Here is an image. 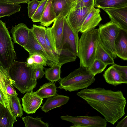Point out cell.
<instances>
[{
	"mask_svg": "<svg viewBox=\"0 0 127 127\" xmlns=\"http://www.w3.org/2000/svg\"><path fill=\"white\" fill-rule=\"evenodd\" d=\"M77 95L101 114L107 122L114 125L125 115L126 99L122 91L103 88H87Z\"/></svg>",
	"mask_w": 127,
	"mask_h": 127,
	"instance_id": "1",
	"label": "cell"
},
{
	"mask_svg": "<svg viewBox=\"0 0 127 127\" xmlns=\"http://www.w3.org/2000/svg\"><path fill=\"white\" fill-rule=\"evenodd\" d=\"M14 82L13 85L23 94L33 91L37 83L34 70L26 62L14 61L6 71Z\"/></svg>",
	"mask_w": 127,
	"mask_h": 127,
	"instance_id": "2",
	"label": "cell"
},
{
	"mask_svg": "<svg viewBox=\"0 0 127 127\" xmlns=\"http://www.w3.org/2000/svg\"><path fill=\"white\" fill-rule=\"evenodd\" d=\"M99 32L98 28L82 33L79 39L77 55L80 60V66L88 68L95 59L99 44Z\"/></svg>",
	"mask_w": 127,
	"mask_h": 127,
	"instance_id": "3",
	"label": "cell"
},
{
	"mask_svg": "<svg viewBox=\"0 0 127 127\" xmlns=\"http://www.w3.org/2000/svg\"><path fill=\"white\" fill-rule=\"evenodd\" d=\"M94 76L86 67L80 66L68 75L61 78L58 87L70 92L87 88L95 81Z\"/></svg>",
	"mask_w": 127,
	"mask_h": 127,
	"instance_id": "4",
	"label": "cell"
},
{
	"mask_svg": "<svg viewBox=\"0 0 127 127\" xmlns=\"http://www.w3.org/2000/svg\"><path fill=\"white\" fill-rule=\"evenodd\" d=\"M12 39L5 23L0 20V66L6 71L16 58Z\"/></svg>",
	"mask_w": 127,
	"mask_h": 127,
	"instance_id": "5",
	"label": "cell"
},
{
	"mask_svg": "<svg viewBox=\"0 0 127 127\" xmlns=\"http://www.w3.org/2000/svg\"><path fill=\"white\" fill-rule=\"evenodd\" d=\"M99 35L100 44L114 59L117 57L114 48L115 39L121 29L111 21L99 26Z\"/></svg>",
	"mask_w": 127,
	"mask_h": 127,
	"instance_id": "6",
	"label": "cell"
},
{
	"mask_svg": "<svg viewBox=\"0 0 127 127\" xmlns=\"http://www.w3.org/2000/svg\"><path fill=\"white\" fill-rule=\"evenodd\" d=\"M60 118L72 123L73 125L71 127H106L107 125L106 120L99 116H72L66 115Z\"/></svg>",
	"mask_w": 127,
	"mask_h": 127,
	"instance_id": "7",
	"label": "cell"
},
{
	"mask_svg": "<svg viewBox=\"0 0 127 127\" xmlns=\"http://www.w3.org/2000/svg\"><path fill=\"white\" fill-rule=\"evenodd\" d=\"M78 33L73 30L65 17L62 50L69 51L77 56L79 39Z\"/></svg>",
	"mask_w": 127,
	"mask_h": 127,
	"instance_id": "8",
	"label": "cell"
},
{
	"mask_svg": "<svg viewBox=\"0 0 127 127\" xmlns=\"http://www.w3.org/2000/svg\"><path fill=\"white\" fill-rule=\"evenodd\" d=\"M93 7L91 6L70 9L66 18L69 24L75 31L78 33L80 32L85 19Z\"/></svg>",
	"mask_w": 127,
	"mask_h": 127,
	"instance_id": "9",
	"label": "cell"
},
{
	"mask_svg": "<svg viewBox=\"0 0 127 127\" xmlns=\"http://www.w3.org/2000/svg\"><path fill=\"white\" fill-rule=\"evenodd\" d=\"M64 18L60 14L57 17L51 27V32L55 43L56 53L58 56L62 50Z\"/></svg>",
	"mask_w": 127,
	"mask_h": 127,
	"instance_id": "10",
	"label": "cell"
},
{
	"mask_svg": "<svg viewBox=\"0 0 127 127\" xmlns=\"http://www.w3.org/2000/svg\"><path fill=\"white\" fill-rule=\"evenodd\" d=\"M22 99L23 110L27 114L35 113L42 103L43 100L33 91L27 93Z\"/></svg>",
	"mask_w": 127,
	"mask_h": 127,
	"instance_id": "11",
	"label": "cell"
},
{
	"mask_svg": "<svg viewBox=\"0 0 127 127\" xmlns=\"http://www.w3.org/2000/svg\"><path fill=\"white\" fill-rule=\"evenodd\" d=\"M102 9L108 15L111 21L118 25L121 29L127 32V6Z\"/></svg>",
	"mask_w": 127,
	"mask_h": 127,
	"instance_id": "12",
	"label": "cell"
},
{
	"mask_svg": "<svg viewBox=\"0 0 127 127\" xmlns=\"http://www.w3.org/2000/svg\"><path fill=\"white\" fill-rule=\"evenodd\" d=\"M31 29L53 64H58V56L52 52L46 44L45 38L46 28L42 26L33 24Z\"/></svg>",
	"mask_w": 127,
	"mask_h": 127,
	"instance_id": "13",
	"label": "cell"
},
{
	"mask_svg": "<svg viewBox=\"0 0 127 127\" xmlns=\"http://www.w3.org/2000/svg\"><path fill=\"white\" fill-rule=\"evenodd\" d=\"M24 48L29 53V54L36 53L42 56L47 60V65L49 66H51L54 65L31 29L27 43Z\"/></svg>",
	"mask_w": 127,
	"mask_h": 127,
	"instance_id": "14",
	"label": "cell"
},
{
	"mask_svg": "<svg viewBox=\"0 0 127 127\" xmlns=\"http://www.w3.org/2000/svg\"><path fill=\"white\" fill-rule=\"evenodd\" d=\"M30 29L22 23L19 24L14 27L13 26L11 32L14 43L18 44L24 48L27 43Z\"/></svg>",
	"mask_w": 127,
	"mask_h": 127,
	"instance_id": "15",
	"label": "cell"
},
{
	"mask_svg": "<svg viewBox=\"0 0 127 127\" xmlns=\"http://www.w3.org/2000/svg\"><path fill=\"white\" fill-rule=\"evenodd\" d=\"M100 12L99 9L93 7L85 19L80 32L82 33L86 32L95 29L102 20Z\"/></svg>",
	"mask_w": 127,
	"mask_h": 127,
	"instance_id": "16",
	"label": "cell"
},
{
	"mask_svg": "<svg viewBox=\"0 0 127 127\" xmlns=\"http://www.w3.org/2000/svg\"><path fill=\"white\" fill-rule=\"evenodd\" d=\"M117 56L122 59L127 60V32L121 29L114 42Z\"/></svg>",
	"mask_w": 127,
	"mask_h": 127,
	"instance_id": "17",
	"label": "cell"
},
{
	"mask_svg": "<svg viewBox=\"0 0 127 127\" xmlns=\"http://www.w3.org/2000/svg\"><path fill=\"white\" fill-rule=\"evenodd\" d=\"M69 99V97L57 95L48 98L41 108L42 111L47 113L50 110L66 104Z\"/></svg>",
	"mask_w": 127,
	"mask_h": 127,
	"instance_id": "18",
	"label": "cell"
},
{
	"mask_svg": "<svg viewBox=\"0 0 127 127\" xmlns=\"http://www.w3.org/2000/svg\"><path fill=\"white\" fill-rule=\"evenodd\" d=\"M103 75L107 83L114 86L127 83L112 65L105 71Z\"/></svg>",
	"mask_w": 127,
	"mask_h": 127,
	"instance_id": "19",
	"label": "cell"
},
{
	"mask_svg": "<svg viewBox=\"0 0 127 127\" xmlns=\"http://www.w3.org/2000/svg\"><path fill=\"white\" fill-rule=\"evenodd\" d=\"M52 0H48L40 22L41 26L48 27L54 22L57 16L52 4Z\"/></svg>",
	"mask_w": 127,
	"mask_h": 127,
	"instance_id": "20",
	"label": "cell"
},
{
	"mask_svg": "<svg viewBox=\"0 0 127 127\" xmlns=\"http://www.w3.org/2000/svg\"><path fill=\"white\" fill-rule=\"evenodd\" d=\"M72 3L70 0H52V5L57 17L60 14L66 17Z\"/></svg>",
	"mask_w": 127,
	"mask_h": 127,
	"instance_id": "21",
	"label": "cell"
},
{
	"mask_svg": "<svg viewBox=\"0 0 127 127\" xmlns=\"http://www.w3.org/2000/svg\"><path fill=\"white\" fill-rule=\"evenodd\" d=\"M17 121L7 107L0 103V127H13Z\"/></svg>",
	"mask_w": 127,
	"mask_h": 127,
	"instance_id": "22",
	"label": "cell"
},
{
	"mask_svg": "<svg viewBox=\"0 0 127 127\" xmlns=\"http://www.w3.org/2000/svg\"><path fill=\"white\" fill-rule=\"evenodd\" d=\"M127 6V0H94V7L101 8H114Z\"/></svg>",
	"mask_w": 127,
	"mask_h": 127,
	"instance_id": "23",
	"label": "cell"
},
{
	"mask_svg": "<svg viewBox=\"0 0 127 127\" xmlns=\"http://www.w3.org/2000/svg\"><path fill=\"white\" fill-rule=\"evenodd\" d=\"M21 6L5 0H0V18L4 17H9L19 11Z\"/></svg>",
	"mask_w": 127,
	"mask_h": 127,
	"instance_id": "24",
	"label": "cell"
},
{
	"mask_svg": "<svg viewBox=\"0 0 127 127\" xmlns=\"http://www.w3.org/2000/svg\"><path fill=\"white\" fill-rule=\"evenodd\" d=\"M54 82L46 83L40 87L35 94L42 98H48L57 95V87Z\"/></svg>",
	"mask_w": 127,
	"mask_h": 127,
	"instance_id": "25",
	"label": "cell"
},
{
	"mask_svg": "<svg viewBox=\"0 0 127 127\" xmlns=\"http://www.w3.org/2000/svg\"><path fill=\"white\" fill-rule=\"evenodd\" d=\"M14 83V82L10 77L6 71L0 66V88L3 93L9 111L12 115L9 104V99L7 93L6 85L8 84L13 85Z\"/></svg>",
	"mask_w": 127,
	"mask_h": 127,
	"instance_id": "26",
	"label": "cell"
},
{
	"mask_svg": "<svg viewBox=\"0 0 127 127\" xmlns=\"http://www.w3.org/2000/svg\"><path fill=\"white\" fill-rule=\"evenodd\" d=\"M29 54L26 62L28 66L34 70L37 67L47 65V60L42 56L36 53Z\"/></svg>",
	"mask_w": 127,
	"mask_h": 127,
	"instance_id": "27",
	"label": "cell"
},
{
	"mask_svg": "<svg viewBox=\"0 0 127 127\" xmlns=\"http://www.w3.org/2000/svg\"><path fill=\"white\" fill-rule=\"evenodd\" d=\"M9 104L13 116L15 118L21 117L23 115V109L20 98L17 95L8 96Z\"/></svg>",
	"mask_w": 127,
	"mask_h": 127,
	"instance_id": "28",
	"label": "cell"
},
{
	"mask_svg": "<svg viewBox=\"0 0 127 127\" xmlns=\"http://www.w3.org/2000/svg\"><path fill=\"white\" fill-rule=\"evenodd\" d=\"M62 65L59 63L53 65L49 68L45 69L46 78L51 82H54L60 80L61 68Z\"/></svg>",
	"mask_w": 127,
	"mask_h": 127,
	"instance_id": "29",
	"label": "cell"
},
{
	"mask_svg": "<svg viewBox=\"0 0 127 127\" xmlns=\"http://www.w3.org/2000/svg\"><path fill=\"white\" fill-rule=\"evenodd\" d=\"M95 58L100 60L107 65L115 64L113 58L100 44L97 48Z\"/></svg>",
	"mask_w": 127,
	"mask_h": 127,
	"instance_id": "30",
	"label": "cell"
},
{
	"mask_svg": "<svg viewBox=\"0 0 127 127\" xmlns=\"http://www.w3.org/2000/svg\"><path fill=\"white\" fill-rule=\"evenodd\" d=\"M26 127H48V124L42 121L40 118H34L27 116L22 118Z\"/></svg>",
	"mask_w": 127,
	"mask_h": 127,
	"instance_id": "31",
	"label": "cell"
},
{
	"mask_svg": "<svg viewBox=\"0 0 127 127\" xmlns=\"http://www.w3.org/2000/svg\"><path fill=\"white\" fill-rule=\"evenodd\" d=\"M107 65L100 60L95 58L88 69L95 76L97 74L102 72Z\"/></svg>",
	"mask_w": 127,
	"mask_h": 127,
	"instance_id": "32",
	"label": "cell"
},
{
	"mask_svg": "<svg viewBox=\"0 0 127 127\" xmlns=\"http://www.w3.org/2000/svg\"><path fill=\"white\" fill-rule=\"evenodd\" d=\"M48 0H42L31 19L34 23L40 22Z\"/></svg>",
	"mask_w": 127,
	"mask_h": 127,
	"instance_id": "33",
	"label": "cell"
},
{
	"mask_svg": "<svg viewBox=\"0 0 127 127\" xmlns=\"http://www.w3.org/2000/svg\"><path fill=\"white\" fill-rule=\"evenodd\" d=\"M45 38L47 46L54 54L58 56L56 53L55 43L51 32V27L46 28Z\"/></svg>",
	"mask_w": 127,
	"mask_h": 127,
	"instance_id": "34",
	"label": "cell"
},
{
	"mask_svg": "<svg viewBox=\"0 0 127 127\" xmlns=\"http://www.w3.org/2000/svg\"><path fill=\"white\" fill-rule=\"evenodd\" d=\"M94 0H81L76 3H72L70 9L94 7Z\"/></svg>",
	"mask_w": 127,
	"mask_h": 127,
	"instance_id": "35",
	"label": "cell"
},
{
	"mask_svg": "<svg viewBox=\"0 0 127 127\" xmlns=\"http://www.w3.org/2000/svg\"><path fill=\"white\" fill-rule=\"evenodd\" d=\"M41 1V0H32L27 3L28 16L30 18H31L34 14Z\"/></svg>",
	"mask_w": 127,
	"mask_h": 127,
	"instance_id": "36",
	"label": "cell"
},
{
	"mask_svg": "<svg viewBox=\"0 0 127 127\" xmlns=\"http://www.w3.org/2000/svg\"><path fill=\"white\" fill-rule=\"evenodd\" d=\"M112 65L124 79L125 81H127V66H121L115 64Z\"/></svg>",
	"mask_w": 127,
	"mask_h": 127,
	"instance_id": "37",
	"label": "cell"
},
{
	"mask_svg": "<svg viewBox=\"0 0 127 127\" xmlns=\"http://www.w3.org/2000/svg\"><path fill=\"white\" fill-rule=\"evenodd\" d=\"M44 68V66H39L36 67L34 69L35 77L37 80L42 78L45 74Z\"/></svg>",
	"mask_w": 127,
	"mask_h": 127,
	"instance_id": "38",
	"label": "cell"
},
{
	"mask_svg": "<svg viewBox=\"0 0 127 127\" xmlns=\"http://www.w3.org/2000/svg\"><path fill=\"white\" fill-rule=\"evenodd\" d=\"M6 88L8 96L17 95L16 91L14 89L13 85L8 84L6 85Z\"/></svg>",
	"mask_w": 127,
	"mask_h": 127,
	"instance_id": "39",
	"label": "cell"
},
{
	"mask_svg": "<svg viewBox=\"0 0 127 127\" xmlns=\"http://www.w3.org/2000/svg\"><path fill=\"white\" fill-rule=\"evenodd\" d=\"M0 103L3 105L5 107H7L9 110L8 106L3 93L0 88Z\"/></svg>",
	"mask_w": 127,
	"mask_h": 127,
	"instance_id": "40",
	"label": "cell"
},
{
	"mask_svg": "<svg viewBox=\"0 0 127 127\" xmlns=\"http://www.w3.org/2000/svg\"><path fill=\"white\" fill-rule=\"evenodd\" d=\"M116 127H127V116L118 122Z\"/></svg>",
	"mask_w": 127,
	"mask_h": 127,
	"instance_id": "41",
	"label": "cell"
},
{
	"mask_svg": "<svg viewBox=\"0 0 127 127\" xmlns=\"http://www.w3.org/2000/svg\"><path fill=\"white\" fill-rule=\"evenodd\" d=\"M7 1L16 4H19L21 3H28L30 0H5Z\"/></svg>",
	"mask_w": 127,
	"mask_h": 127,
	"instance_id": "42",
	"label": "cell"
},
{
	"mask_svg": "<svg viewBox=\"0 0 127 127\" xmlns=\"http://www.w3.org/2000/svg\"><path fill=\"white\" fill-rule=\"evenodd\" d=\"M81 0H76L75 1L73 2L72 3H76L79 1H80Z\"/></svg>",
	"mask_w": 127,
	"mask_h": 127,
	"instance_id": "43",
	"label": "cell"
},
{
	"mask_svg": "<svg viewBox=\"0 0 127 127\" xmlns=\"http://www.w3.org/2000/svg\"><path fill=\"white\" fill-rule=\"evenodd\" d=\"M70 0L73 3V2H74V1H75L76 0Z\"/></svg>",
	"mask_w": 127,
	"mask_h": 127,
	"instance_id": "44",
	"label": "cell"
}]
</instances>
